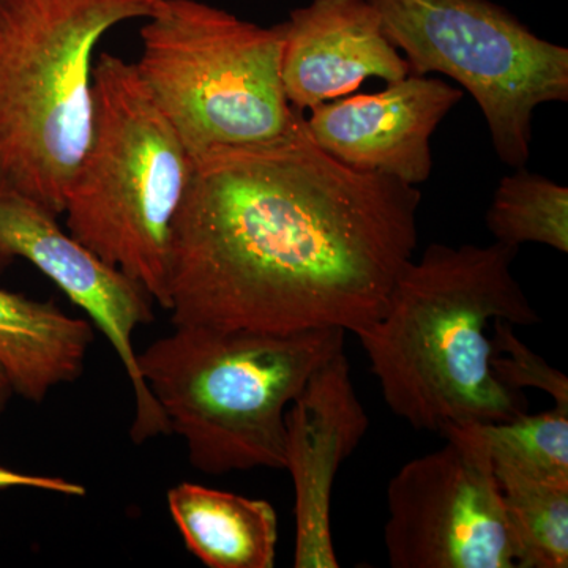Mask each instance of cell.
<instances>
[{"label":"cell","instance_id":"cell-1","mask_svg":"<svg viewBox=\"0 0 568 568\" xmlns=\"http://www.w3.org/2000/svg\"><path fill=\"white\" fill-rule=\"evenodd\" d=\"M422 193L338 162L305 114L274 141L194 156L171 234L174 325L355 334L417 248Z\"/></svg>","mask_w":568,"mask_h":568},{"label":"cell","instance_id":"cell-2","mask_svg":"<svg viewBox=\"0 0 568 568\" xmlns=\"http://www.w3.org/2000/svg\"><path fill=\"white\" fill-rule=\"evenodd\" d=\"M518 246L432 244L396 280L386 312L355 332L388 409L420 432L529 413L491 368L495 321L541 320L515 278Z\"/></svg>","mask_w":568,"mask_h":568},{"label":"cell","instance_id":"cell-3","mask_svg":"<svg viewBox=\"0 0 568 568\" xmlns=\"http://www.w3.org/2000/svg\"><path fill=\"white\" fill-rule=\"evenodd\" d=\"M345 331L261 334L174 325L138 354L145 386L193 467L211 476L286 465V413Z\"/></svg>","mask_w":568,"mask_h":568},{"label":"cell","instance_id":"cell-4","mask_svg":"<svg viewBox=\"0 0 568 568\" xmlns=\"http://www.w3.org/2000/svg\"><path fill=\"white\" fill-rule=\"evenodd\" d=\"M160 0H0V185L62 215L88 149L100 40Z\"/></svg>","mask_w":568,"mask_h":568},{"label":"cell","instance_id":"cell-5","mask_svg":"<svg viewBox=\"0 0 568 568\" xmlns=\"http://www.w3.org/2000/svg\"><path fill=\"white\" fill-rule=\"evenodd\" d=\"M193 159L134 63L104 51L93 69L88 149L65 209L69 233L168 310L175 215Z\"/></svg>","mask_w":568,"mask_h":568},{"label":"cell","instance_id":"cell-6","mask_svg":"<svg viewBox=\"0 0 568 568\" xmlns=\"http://www.w3.org/2000/svg\"><path fill=\"white\" fill-rule=\"evenodd\" d=\"M140 36L134 65L192 159L278 140L304 115L283 88L284 22L264 28L201 0H160Z\"/></svg>","mask_w":568,"mask_h":568},{"label":"cell","instance_id":"cell-7","mask_svg":"<svg viewBox=\"0 0 568 568\" xmlns=\"http://www.w3.org/2000/svg\"><path fill=\"white\" fill-rule=\"evenodd\" d=\"M409 73L446 74L476 99L497 156L526 166L534 111L568 102V50L491 0H369Z\"/></svg>","mask_w":568,"mask_h":568},{"label":"cell","instance_id":"cell-8","mask_svg":"<svg viewBox=\"0 0 568 568\" xmlns=\"http://www.w3.org/2000/svg\"><path fill=\"white\" fill-rule=\"evenodd\" d=\"M439 450L388 481L384 526L394 568H523L521 551L476 425L444 432Z\"/></svg>","mask_w":568,"mask_h":568},{"label":"cell","instance_id":"cell-9","mask_svg":"<svg viewBox=\"0 0 568 568\" xmlns=\"http://www.w3.org/2000/svg\"><path fill=\"white\" fill-rule=\"evenodd\" d=\"M20 257L58 284L110 339L133 387L136 410L130 436L134 443L171 435L162 407L142 379L133 345L138 325L153 321L151 294L65 233L58 215L0 185V272Z\"/></svg>","mask_w":568,"mask_h":568},{"label":"cell","instance_id":"cell-10","mask_svg":"<svg viewBox=\"0 0 568 568\" xmlns=\"http://www.w3.org/2000/svg\"><path fill=\"white\" fill-rule=\"evenodd\" d=\"M369 428L345 349L310 377L286 413V465L295 493V568H338L332 495L339 467Z\"/></svg>","mask_w":568,"mask_h":568},{"label":"cell","instance_id":"cell-11","mask_svg":"<svg viewBox=\"0 0 568 568\" xmlns=\"http://www.w3.org/2000/svg\"><path fill=\"white\" fill-rule=\"evenodd\" d=\"M463 97L446 81L409 73L383 91L317 104L306 129L338 162L417 186L432 174L433 133Z\"/></svg>","mask_w":568,"mask_h":568},{"label":"cell","instance_id":"cell-12","mask_svg":"<svg viewBox=\"0 0 568 568\" xmlns=\"http://www.w3.org/2000/svg\"><path fill=\"white\" fill-rule=\"evenodd\" d=\"M407 74L369 0H312L284 21L282 80L295 110L351 95L368 78L392 82Z\"/></svg>","mask_w":568,"mask_h":568},{"label":"cell","instance_id":"cell-13","mask_svg":"<svg viewBox=\"0 0 568 568\" xmlns=\"http://www.w3.org/2000/svg\"><path fill=\"white\" fill-rule=\"evenodd\" d=\"M92 325L52 302L0 290V368L14 394L44 402L52 388L84 372Z\"/></svg>","mask_w":568,"mask_h":568},{"label":"cell","instance_id":"cell-14","mask_svg":"<svg viewBox=\"0 0 568 568\" xmlns=\"http://www.w3.org/2000/svg\"><path fill=\"white\" fill-rule=\"evenodd\" d=\"M168 507L186 548L209 568H274L278 518L264 499L175 485Z\"/></svg>","mask_w":568,"mask_h":568},{"label":"cell","instance_id":"cell-15","mask_svg":"<svg viewBox=\"0 0 568 568\" xmlns=\"http://www.w3.org/2000/svg\"><path fill=\"white\" fill-rule=\"evenodd\" d=\"M523 568L568 567V484L495 465Z\"/></svg>","mask_w":568,"mask_h":568},{"label":"cell","instance_id":"cell-16","mask_svg":"<svg viewBox=\"0 0 568 568\" xmlns=\"http://www.w3.org/2000/svg\"><path fill=\"white\" fill-rule=\"evenodd\" d=\"M496 242L510 246L540 244L568 252V189L529 173L526 166L504 175L487 212Z\"/></svg>","mask_w":568,"mask_h":568},{"label":"cell","instance_id":"cell-17","mask_svg":"<svg viewBox=\"0 0 568 568\" xmlns=\"http://www.w3.org/2000/svg\"><path fill=\"white\" fill-rule=\"evenodd\" d=\"M495 465L568 484V410L525 413L511 420L476 425Z\"/></svg>","mask_w":568,"mask_h":568},{"label":"cell","instance_id":"cell-18","mask_svg":"<svg viewBox=\"0 0 568 568\" xmlns=\"http://www.w3.org/2000/svg\"><path fill=\"white\" fill-rule=\"evenodd\" d=\"M491 368L497 381L511 390L537 388L555 399V406L568 410V379L534 353L515 335L514 325L495 321L491 325Z\"/></svg>","mask_w":568,"mask_h":568},{"label":"cell","instance_id":"cell-19","mask_svg":"<svg viewBox=\"0 0 568 568\" xmlns=\"http://www.w3.org/2000/svg\"><path fill=\"white\" fill-rule=\"evenodd\" d=\"M32 488L41 491L54 493V495L82 497L88 495L85 488L77 481L65 480L61 477L36 476V474H22L17 470L0 466V489Z\"/></svg>","mask_w":568,"mask_h":568},{"label":"cell","instance_id":"cell-20","mask_svg":"<svg viewBox=\"0 0 568 568\" xmlns=\"http://www.w3.org/2000/svg\"><path fill=\"white\" fill-rule=\"evenodd\" d=\"M13 394V388H11L6 373H3L2 368H0V417H2L3 413H6L7 406H9V402Z\"/></svg>","mask_w":568,"mask_h":568}]
</instances>
